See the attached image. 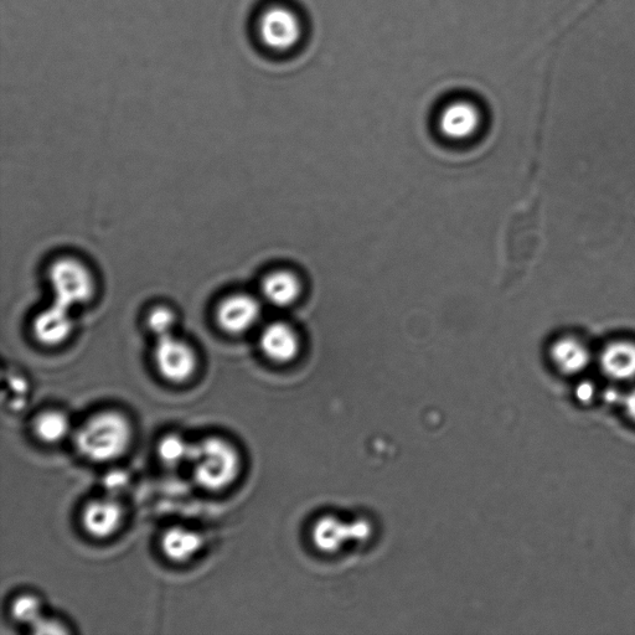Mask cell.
<instances>
[{
	"mask_svg": "<svg viewBox=\"0 0 635 635\" xmlns=\"http://www.w3.org/2000/svg\"><path fill=\"white\" fill-rule=\"evenodd\" d=\"M261 316L260 304L247 294L226 298L218 309V322L227 333L241 334L250 330Z\"/></svg>",
	"mask_w": 635,
	"mask_h": 635,
	"instance_id": "7",
	"label": "cell"
},
{
	"mask_svg": "<svg viewBox=\"0 0 635 635\" xmlns=\"http://www.w3.org/2000/svg\"><path fill=\"white\" fill-rule=\"evenodd\" d=\"M12 614L15 621L33 627L43 618V606L35 596H20L13 602Z\"/></svg>",
	"mask_w": 635,
	"mask_h": 635,
	"instance_id": "18",
	"label": "cell"
},
{
	"mask_svg": "<svg viewBox=\"0 0 635 635\" xmlns=\"http://www.w3.org/2000/svg\"><path fill=\"white\" fill-rule=\"evenodd\" d=\"M188 463L195 482L208 490L229 487L240 472V457L236 449L218 437L193 443Z\"/></svg>",
	"mask_w": 635,
	"mask_h": 635,
	"instance_id": "2",
	"label": "cell"
},
{
	"mask_svg": "<svg viewBox=\"0 0 635 635\" xmlns=\"http://www.w3.org/2000/svg\"><path fill=\"white\" fill-rule=\"evenodd\" d=\"M595 396V387H593L590 382H582V384L577 386L576 389V399L582 404H588L591 402Z\"/></svg>",
	"mask_w": 635,
	"mask_h": 635,
	"instance_id": "22",
	"label": "cell"
},
{
	"mask_svg": "<svg viewBox=\"0 0 635 635\" xmlns=\"http://www.w3.org/2000/svg\"><path fill=\"white\" fill-rule=\"evenodd\" d=\"M366 535H369L368 525L360 523L345 525L333 518L320 521L314 531L317 545L320 549L327 551L338 550L344 541L366 538Z\"/></svg>",
	"mask_w": 635,
	"mask_h": 635,
	"instance_id": "13",
	"label": "cell"
},
{
	"mask_svg": "<svg viewBox=\"0 0 635 635\" xmlns=\"http://www.w3.org/2000/svg\"><path fill=\"white\" fill-rule=\"evenodd\" d=\"M162 551L169 560L174 562H187L203 549L204 539L194 530L174 526L165 531L163 535Z\"/></svg>",
	"mask_w": 635,
	"mask_h": 635,
	"instance_id": "11",
	"label": "cell"
},
{
	"mask_svg": "<svg viewBox=\"0 0 635 635\" xmlns=\"http://www.w3.org/2000/svg\"><path fill=\"white\" fill-rule=\"evenodd\" d=\"M260 344L267 358L278 364L291 363L301 350L296 330L283 322L267 325L261 334Z\"/></svg>",
	"mask_w": 635,
	"mask_h": 635,
	"instance_id": "8",
	"label": "cell"
},
{
	"mask_svg": "<svg viewBox=\"0 0 635 635\" xmlns=\"http://www.w3.org/2000/svg\"><path fill=\"white\" fill-rule=\"evenodd\" d=\"M551 359L561 373L575 375L587 368L590 363V353L582 343L576 339H560L552 345Z\"/></svg>",
	"mask_w": 635,
	"mask_h": 635,
	"instance_id": "15",
	"label": "cell"
},
{
	"mask_svg": "<svg viewBox=\"0 0 635 635\" xmlns=\"http://www.w3.org/2000/svg\"><path fill=\"white\" fill-rule=\"evenodd\" d=\"M191 445L193 443H188L178 435L165 436L159 442V458L162 459L165 466L178 467L180 464L189 462Z\"/></svg>",
	"mask_w": 635,
	"mask_h": 635,
	"instance_id": "17",
	"label": "cell"
},
{
	"mask_svg": "<svg viewBox=\"0 0 635 635\" xmlns=\"http://www.w3.org/2000/svg\"><path fill=\"white\" fill-rule=\"evenodd\" d=\"M35 435L45 443H59L70 431L69 418L63 412L46 411L34 422Z\"/></svg>",
	"mask_w": 635,
	"mask_h": 635,
	"instance_id": "16",
	"label": "cell"
},
{
	"mask_svg": "<svg viewBox=\"0 0 635 635\" xmlns=\"http://www.w3.org/2000/svg\"><path fill=\"white\" fill-rule=\"evenodd\" d=\"M72 327L70 309L55 302L38 314L33 324L35 338L48 347L64 343L70 337Z\"/></svg>",
	"mask_w": 635,
	"mask_h": 635,
	"instance_id": "9",
	"label": "cell"
},
{
	"mask_svg": "<svg viewBox=\"0 0 635 635\" xmlns=\"http://www.w3.org/2000/svg\"><path fill=\"white\" fill-rule=\"evenodd\" d=\"M132 428L127 418L115 411L97 413L76 432L75 443L82 456L94 462L113 461L127 451Z\"/></svg>",
	"mask_w": 635,
	"mask_h": 635,
	"instance_id": "1",
	"label": "cell"
},
{
	"mask_svg": "<svg viewBox=\"0 0 635 635\" xmlns=\"http://www.w3.org/2000/svg\"><path fill=\"white\" fill-rule=\"evenodd\" d=\"M624 405H626L628 416L635 421V389L631 392V394L626 396V399H624Z\"/></svg>",
	"mask_w": 635,
	"mask_h": 635,
	"instance_id": "23",
	"label": "cell"
},
{
	"mask_svg": "<svg viewBox=\"0 0 635 635\" xmlns=\"http://www.w3.org/2000/svg\"><path fill=\"white\" fill-rule=\"evenodd\" d=\"M301 282L294 273L281 270L270 273L262 283V293L276 307H288L301 294Z\"/></svg>",
	"mask_w": 635,
	"mask_h": 635,
	"instance_id": "14",
	"label": "cell"
},
{
	"mask_svg": "<svg viewBox=\"0 0 635 635\" xmlns=\"http://www.w3.org/2000/svg\"><path fill=\"white\" fill-rule=\"evenodd\" d=\"M51 287L55 303L66 308L89 301L94 293V278L89 268L75 258H60L50 267Z\"/></svg>",
	"mask_w": 635,
	"mask_h": 635,
	"instance_id": "3",
	"label": "cell"
},
{
	"mask_svg": "<svg viewBox=\"0 0 635 635\" xmlns=\"http://www.w3.org/2000/svg\"><path fill=\"white\" fill-rule=\"evenodd\" d=\"M601 368L608 378L614 380L635 378V344L629 342L609 344L602 351Z\"/></svg>",
	"mask_w": 635,
	"mask_h": 635,
	"instance_id": "12",
	"label": "cell"
},
{
	"mask_svg": "<svg viewBox=\"0 0 635 635\" xmlns=\"http://www.w3.org/2000/svg\"><path fill=\"white\" fill-rule=\"evenodd\" d=\"M260 34L263 43L273 50L292 49L301 39V22L292 10L275 7L262 15Z\"/></svg>",
	"mask_w": 635,
	"mask_h": 635,
	"instance_id": "5",
	"label": "cell"
},
{
	"mask_svg": "<svg viewBox=\"0 0 635 635\" xmlns=\"http://www.w3.org/2000/svg\"><path fill=\"white\" fill-rule=\"evenodd\" d=\"M174 320V314L168 308H156L149 314L148 327L158 335V338L164 337V335L172 334L170 332H172Z\"/></svg>",
	"mask_w": 635,
	"mask_h": 635,
	"instance_id": "19",
	"label": "cell"
},
{
	"mask_svg": "<svg viewBox=\"0 0 635 635\" xmlns=\"http://www.w3.org/2000/svg\"><path fill=\"white\" fill-rule=\"evenodd\" d=\"M154 361L159 374L175 384L190 379L198 364L194 350L183 340L174 338L172 334L159 338L154 349Z\"/></svg>",
	"mask_w": 635,
	"mask_h": 635,
	"instance_id": "4",
	"label": "cell"
},
{
	"mask_svg": "<svg viewBox=\"0 0 635 635\" xmlns=\"http://www.w3.org/2000/svg\"><path fill=\"white\" fill-rule=\"evenodd\" d=\"M123 511L120 504L110 497L97 499L86 505L82 513V524L87 533L95 538H108L120 528Z\"/></svg>",
	"mask_w": 635,
	"mask_h": 635,
	"instance_id": "10",
	"label": "cell"
},
{
	"mask_svg": "<svg viewBox=\"0 0 635 635\" xmlns=\"http://www.w3.org/2000/svg\"><path fill=\"white\" fill-rule=\"evenodd\" d=\"M127 478L122 473H112L106 480V488L108 492H118L126 488Z\"/></svg>",
	"mask_w": 635,
	"mask_h": 635,
	"instance_id": "21",
	"label": "cell"
},
{
	"mask_svg": "<svg viewBox=\"0 0 635 635\" xmlns=\"http://www.w3.org/2000/svg\"><path fill=\"white\" fill-rule=\"evenodd\" d=\"M34 632L38 634H60L66 633V629L61 627V624L54 621H49V619L41 618L38 623H35Z\"/></svg>",
	"mask_w": 635,
	"mask_h": 635,
	"instance_id": "20",
	"label": "cell"
},
{
	"mask_svg": "<svg viewBox=\"0 0 635 635\" xmlns=\"http://www.w3.org/2000/svg\"><path fill=\"white\" fill-rule=\"evenodd\" d=\"M480 126L478 108L466 101L449 103L438 118V129L449 141H466Z\"/></svg>",
	"mask_w": 635,
	"mask_h": 635,
	"instance_id": "6",
	"label": "cell"
}]
</instances>
